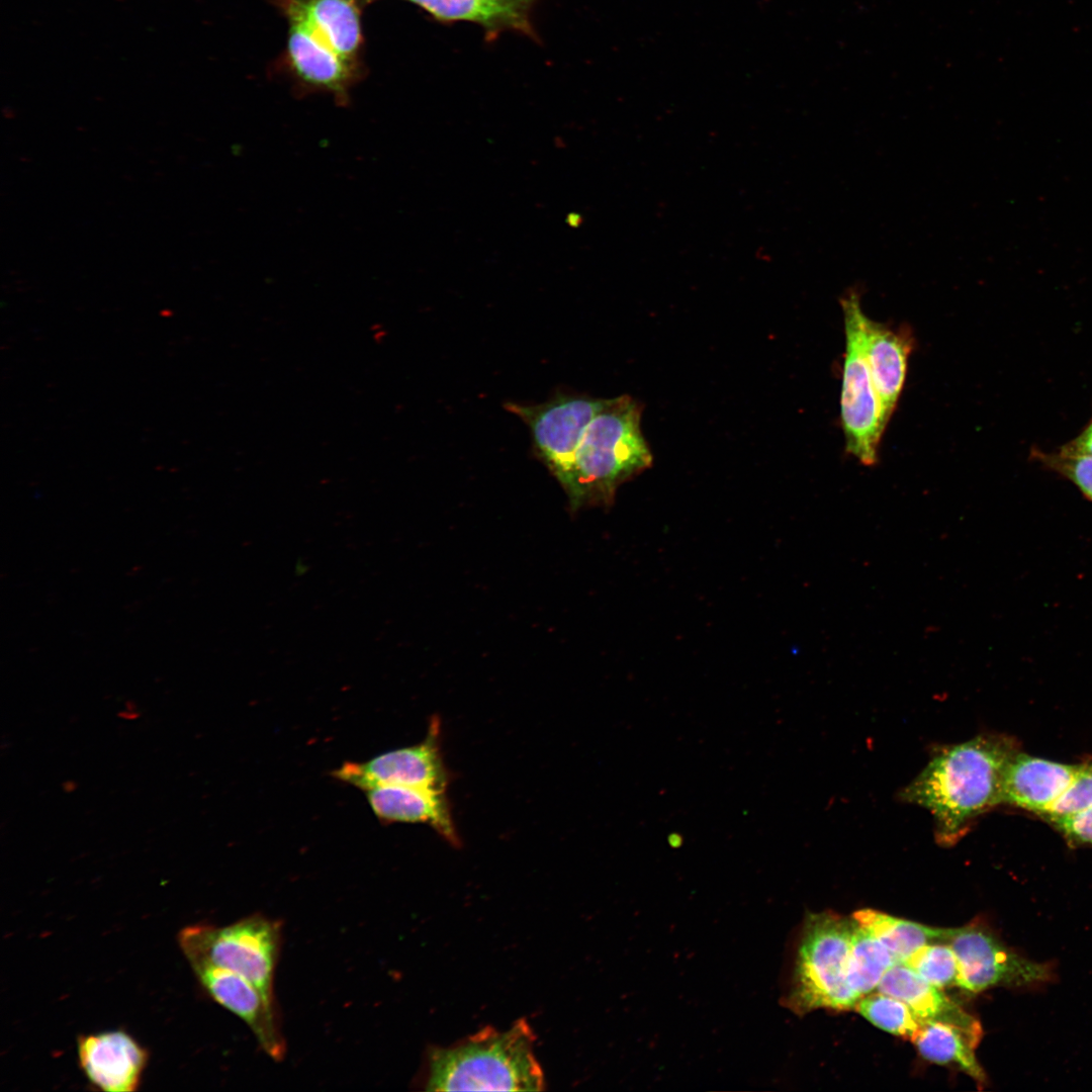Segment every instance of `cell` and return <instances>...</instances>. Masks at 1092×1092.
<instances>
[{"label":"cell","mask_w":1092,"mask_h":1092,"mask_svg":"<svg viewBox=\"0 0 1092 1092\" xmlns=\"http://www.w3.org/2000/svg\"><path fill=\"white\" fill-rule=\"evenodd\" d=\"M1016 751L1010 738L995 734L943 745L899 797L928 810L936 841L951 846L978 816L1002 803L1005 768Z\"/></svg>","instance_id":"cell-1"},{"label":"cell","mask_w":1092,"mask_h":1092,"mask_svg":"<svg viewBox=\"0 0 1092 1092\" xmlns=\"http://www.w3.org/2000/svg\"><path fill=\"white\" fill-rule=\"evenodd\" d=\"M525 1019L505 1031L484 1027L459 1043L429 1053V1091H540L545 1081Z\"/></svg>","instance_id":"cell-2"},{"label":"cell","mask_w":1092,"mask_h":1092,"mask_svg":"<svg viewBox=\"0 0 1092 1092\" xmlns=\"http://www.w3.org/2000/svg\"><path fill=\"white\" fill-rule=\"evenodd\" d=\"M641 415L635 399L621 395L606 399L585 427L562 485L572 508L608 500L622 482L651 465Z\"/></svg>","instance_id":"cell-3"},{"label":"cell","mask_w":1092,"mask_h":1092,"mask_svg":"<svg viewBox=\"0 0 1092 1092\" xmlns=\"http://www.w3.org/2000/svg\"><path fill=\"white\" fill-rule=\"evenodd\" d=\"M852 917L809 914L804 921L785 1005L798 1014L819 1008L854 1009L858 998L847 982Z\"/></svg>","instance_id":"cell-4"},{"label":"cell","mask_w":1092,"mask_h":1092,"mask_svg":"<svg viewBox=\"0 0 1092 1092\" xmlns=\"http://www.w3.org/2000/svg\"><path fill=\"white\" fill-rule=\"evenodd\" d=\"M189 963L207 962L235 972L276 1002L274 981L282 945V923L263 914L244 917L226 926L198 923L178 934Z\"/></svg>","instance_id":"cell-5"},{"label":"cell","mask_w":1092,"mask_h":1092,"mask_svg":"<svg viewBox=\"0 0 1092 1092\" xmlns=\"http://www.w3.org/2000/svg\"><path fill=\"white\" fill-rule=\"evenodd\" d=\"M845 332L840 417L845 448L864 466L878 462V449L886 429L863 347L866 314L859 293L850 290L841 297Z\"/></svg>","instance_id":"cell-6"},{"label":"cell","mask_w":1092,"mask_h":1092,"mask_svg":"<svg viewBox=\"0 0 1092 1092\" xmlns=\"http://www.w3.org/2000/svg\"><path fill=\"white\" fill-rule=\"evenodd\" d=\"M945 943L958 960V987L970 993L995 987L1032 989L1056 978L1052 963L1032 961L1017 952L982 922L948 928Z\"/></svg>","instance_id":"cell-7"},{"label":"cell","mask_w":1092,"mask_h":1092,"mask_svg":"<svg viewBox=\"0 0 1092 1092\" xmlns=\"http://www.w3.org/2000/svg\"><path fill=\"white\" fill-rule=\"evenodd\" d=\"M605 402V398L558 394L542 403L508 402L505 407L529 427L535 453L562 486L585 427Z\"/></svg>","instance_id":"cell-8"},{"label":"cell","mask_w":1092,"mask_h":1092,"mask_svg":"<svg viewBox=\"0 0 1092 1092\" xmlns=\"http://www.w3.org/2000/svg\"><path fill=\"white\" fill-rule=\"evenodd\" d=\"M440 728V720L434 717L422 742L386 751L364 762L347 761L333 776L363 791L378 786H403L445 792L449 774L441 752Z\"/></svg>","instance_id":"cell-9"},{"label":"cell","mask_w":1092,"mask_h":1092,"mask_svg":"<svg viewBox=\"0 0 1092 1092\" xmlns=\"http://www.w3.org/2000/svg\"><path fill=\"white\" fill-rule=\"evenodd\" d=\"M189 964L211 998L247 1024L261 1050L274 1061L283 1060L286 1042L277 1003L235 972L207 962Z\"/></svg>","instance_id":"cell-10"},{"label":"cell","mask_w":1092,"mask_h":1092,"mask_svg":"<svg viewBox=\"0 0 1092 1092\" xmlns=\"http://www.w3.org/2000/svg\"><path fill=\"white\" fill-rule=\"evenodd\" d=\"M77 1054L89 1082L106 1092L135 1091L148 1061L147 1051L122 1030L80 1035Z\"/></svg>","instance_id":"cell-11"},{"label":"cell","mask_w":1092,"mask_h":1092,"mask_svg":"<svg viewBox=\"0 0 1092 1092\" xmlns=\"http://www.w3.org/2000/svg\"><path fill=\"white\" fill-rule=\"evenodd\" d=\"M863 347L882 419L887 426L904 386L913 338L905 330L898 331L866 315Z\"/></svg>","instance_id":"cell-12"},{"label":"cell","mask_w":1092,"mask_h":1092,"mask_svg":"<svg viewBox=\"0 0 1092 1092\" xmlns=\"http://www.w3.org/2000/svg\"><path fill=\"white\" fill-rule=\"evenodd\" d=\"M1076 767L1016 751L1005 768L1002 803L1044 815L1067 789Z\"/></svg>","instance_id":"cell-13"},{"label":"cell","mask_w":1092,"mask_h":1092,"mask_svg":"<svg viewBox=\"0 0 1092 1092\" xmlns=\"http://www.w3.org/2000/svg\"><path fill=\"white\" fill-rule=\"evenodd\" d=\"M879 992L907 1004L921 1021H935L961 1028L980 1042V1021L905 963H895L877 987Z\"/></svg>","instance_id":"cell-14"},{"label":"cell","mask_w":1092,"mask_h":1092,"mask_svg":"<svg viewBox=\"0 0 1092 1092\" xmlns=\"http://www.w3.org/2000/svg\"><path fill=\"white\" fill-rule=\"evenodd\" d=\"M375 816L385 823H425L446 841L459 845L445 792L403 786H378L364 791Z\"/></svg>","instance_id":"cell-15"},{"label":"cell","mask_w":1092,"mask_h":1092,"mask_svg":"<svg viewBox=\"0 0 1092 1092\" xmlns=\"http://www.w3.org/2000/svg\"><path fill=\"white\" fill-rule=\"evenodd\" d=\"M436 20L451 23L471 22L481 26L487 38L506 30H515L535 38L531 10L535 4L499 0H408Z\"/></svg>","instance_id":"cell-16"},{"label":"cell","mask_w":1092,"mask_h":1092,"mask_svg":"<svg viewBox=\"0 0 1092 1092\" xmlns=\"http://www.w3.org/2000/svg\"><path fill=\"white\" fill-rule=\"evenodd\" d=\"M285 8L291 21L308 27L344 60L355 57L361 29L353 0H288Z\"/></svg>","instance_id":"cell-17"},{"label":"cell","mask_w":1092,"mask_h":1092,"mask_svg":"<svg viewBox=\"0 0 1092 1092\" xmlns=\"http://www.w3.org/2000/svg\"><path fill=\"white\" fill-rule=\"evenodd\" d=\"M288 56L292 68L305 83L344 95L352 79L349 62L299 22L291 21Z\"/></svg>","instance_id":"cell-18"},{"label":"cell","mask_w":1092,"mask_h":1092,"mask_svg":"<svg viewBox=\"0 0 1092 1092\" xmlns=\"http://www.w3.org/2000/svg\"><path fill=\"white\" fill-rule=\"evenodd\" d=\"M912 1042L925 1060L939 1065H954L978 1084H986V1074L975 1055L980 1042L961 1028L942 1022L923 1021Z\"/></svg>","instance_id":"cell-19"},{"label":"cell","mask_w":1092,"mask_h":1092,"mask_svg":"<svg viewBox=\"0 0 1092 1092\" xmlns=\"http://www.w3.org/2000/svg\"><path fill=\"white\" fill-rule=\"evenodd\" d=\"M852 917L883 942L896 963H904L926 944L945 943L947 928L923 925L874 909L858 910L852 914Z\"/></svg>","instance_id":"cell-20"},{"label":"cell","mask_w":1092,"mask_h":1092,"mask_svg":"<svg viewBox=\"0 0 1092 1092\" xmlns=\"http://www.w3.org/2000/svg\"><path fill=\"white\" fill-rule=\"evenodd\" d=\"M852 919L847 982L859 1000L877 989L884 975L896 962L889 949L869 928L853 917Z\"/></svg>","instance_id":"cell-21"},{"label":"cell","mask_w":1092,"mask_h":1092,"mask_svg":"<svg viewBox=\"0 0 1092 1092\" xmlns=\"http://www.w3.org/2000/svg\"><path fill=\"white\" fill-rule=\"evenodd\" d=\"M854 1009L877 1027L911 1041L923 1022L903 1001L879 991L862 996Z\"/></svg>","instance_id":"cell-22"},{"label":"cell","mask_w":1092,"mask_h":1092,"mask_svg":"<svg viewBox=\"0 0 1092 1092\" xmlns=\"http://www.w3.org/2000/svg\"><path fill=\"white\" fill-rule=\"evenodd\" d=\"M931 985L944 989L958 986L960 969L957 957L944 942L926 944L904 962Z\"/></svg>","instance_id":"cell-23"},{"label":"cell","mask_w":1092,"mask_h":1092,"mask_svg":"<svg viewBox=\"0 0 1092 1092\" xmlns=\"http://www.w3.org/2000/svg\"><path fill=\"white\" fill-rule=\"evenodd\" d=\"M1033 458L1045 468L1073 482L1092 502V456L1043 452L1034 449Z\"/></svg>","instance_id":"cell-24"},{"label":"cell","mask_w":1092,"mask_h":1092,"mask_svg":"<svg viewBox=\"0 0 1092 1092\" xmlns=\"http://www.w3.org/2000/svg\"><path fill=\"white\" fill-rule=\"evenodd\" d=\"M1092 806V763L1077 765L1067 789L1043 815L1051 822Z\"/></svg>","instance_id":"cell-25"},{"label":"cell","mask_w":1092,"mask_h":1092,"mask_svg":"<svg viewBox=\"0 0 1092 1092\" xmlns=\"http://www.w3.org/2000/svg\"><path fill=\"white\" fill-rule=\"evenodd\" d=\"M1053 824L1075 845L1092 846V806L1073 815L1053 821Z\"/></svg>","instance_id":"cell-26"},{"label":"cell","mask_w":1092,"mask_h":1092,"mask_svg":"<svg viewBox=\"0 0 1092 1092\" xmlns=\"http://www.w3.org/2000/svg\"><path fill=\"white\" fill-rule=\"evenodd\" d=\"M1059 452L1069 455L1092 456V419L1082 432L1059 449Z\"/></svg>","instance_id":"cell-27"},{"label":"cell","mask_w":1092,"mask_h":1092,"mask_svg":"<svg viewBox=\"0 0 1092 1092\" xmlns=\"http://www.w3.org/2000/svg\"><path fill=\"white\" fill-rule=\"evenodd\" d=\"M667 840H668V843H669V844H670L671 846H673V847H676V846H679V845L681 844V842H682V837H681V835H680V834H677V833H671V834H669V836H668V839H667Z\"/></svg>","instance_id":"cell-28"},{"label":"cell","mask_w":1092,"mask_h":1092,"mask_svg":"<svg viewBox=\"0 0 1092 1092\" xmlns=\"http://www.w3.org/2000/svg\"><path fill=\"white\" fill-rule=\"evenodd\" d=\"M119 716L123 719L132 720L135 719L139 715L133 710L127 709L126 711L119 713Z\"/></svg>","instance_id":"cell-29"},{"label":"cell","mask_w":1092,"mask_h":1092,"mask_svg":"<svg viewBox=\"0 0 1092 1092\" xmlns=\"http://www.w3.org/2000/svg\"><path fill=\"white\" fill-rule=\"evenodd\" d=\"M76 787H77V784L75 782H72V781L66 782L63 785L64 791L67 792V793H71V792L75 791Z\"/></svg>","instance_id":"cell-30"},{"label":"cell","mask_w":1092,"mask_h":1092,"mask_svg":"<svg viewBox=\"0 0 1092 1092\" xmlns=\"http://www.w3.org/2000/svg\"><path fill=\"white\" fill-rule=\"evenodd\" d=\"M499 1H522L535 4L538 0H499Z\"/></svg>","instance_id":"cell-31"}]
</instances>
